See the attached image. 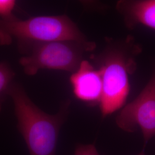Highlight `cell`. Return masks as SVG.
Here are the masks:
<instances>
[{"label": "cell", "instance_id": "7a4b0ae2", "mask_svg": "<svg viewBox=\"0 0 155 155\" xmlns=\"http://www.w3.org/2000/svg\"><path fill=\"white\" fill-rule=\"evenodd\" d=\"M15 40L24 54L35 45L58 40L89 42L75 23L67 16H39L27 20L15 16L0 18V45L11 44Z\"/></svg>", "mask_w": 155, "mask_h": 155}, {"label": "cell", "instance_id": "277c9868", "mask_svg": "<svg viewBox=\"0 0 155 155\" xmlns=\"http://www.w3.org/2000/svg\"><path fill=\"white\" fill-rule=\"evenodd\" d=\"M102 79V93L100 110L105 117L124 105L130 91L129 75L135 63L133 58L120 49H106L99 58Z\"/></svg>", "mask_w": 155, "mask_h": 155}, {"label": "cell", "instance_id": "3957f363", "mask_svg": "<svg viewBox=\"0 0 155 155\" xmlns=\"http://www.w3.org/2000/svg\"><path fill=\"white\" fill-rule=\"evenodd\" d=\"M95 47V43L91 41L58 40L42 43L29 48L20 58V64L29 76L43 69L73 73L83 61L84 53L93 51Z\"/></svg>", "mask_w": 155, "mask_h": 155}, {"label": "cell", "instance_id": "30bf717a", "mask_svg": "<svg viewBox=\"0 0 155 155\" xmlns=\"http://www.w3.org/2000/svg\"><path fill=\"white\" fill-rule=\"evenodd\" d=\"M74 155H100L94 144H79L75 147Z\"/></svg>", "mask_w": 155, "mask_h": 155}, {"label": "cell", "instance_id": "52a82bcc", "mask_svg": "<svg viewBox=\"0 0 155 155\" xmlns=\"http://www.w3.org/2000/svg\"><path fill=\"white\" fill-rule=\"evenodd\" d=\"M116 9L128 28L141 24L155 31V0H121Z\"/></svg>", "mask_w": 155, "mask_h": 155}, {"label": "cell", "instance_id": "6da1fadb", "mask_svg": "<svg viewBox=\"0 0 155 155\" xmlns=\"http://www.w3.org/2000/svg\"><path fill=\"white\" fill-rule=\"evenodd\" d=\"M8 95L14 104L17 127L30 155H56L60 130L69 114L70 101L63 102L57 113L49 114L33 103L18 83H12Z\"/></svg>", "mask_w": 155, "mask_h": 155}, {"label": "cell", "instance_id": "9c48e42d", "mask_svg": "<svg viewBox=\"0 0 155 155\" xmlns=\"http://www.w3.org/2000/svg\"><path fill=\"white\" fill-rule=\"evenodd\" d=\"M16 5V1L13 0H0V17L1 19H10L15 16L13 11Z\"/></svg>", "mask_w": 155, "mask_h": 155}, {"label": "cell", "instance_id": "8fae6325", "mask_svg": "<svg viewBox=\"0 0 155 155\" xmlns=\"http://www.w3.org/2000/svg\"><path fill=\"white\" fill-rule=\"evenodd\" d=\"M138 155H145V153H144L143 152H141L140 154H139Z\"/></svg>", "mask_w": 155, "mask_h": 155}, {"label": "cell", "instance_id": "5b68a950", "mask_svg": "<svg viewBox=\"0 0 155 155\" xmlns=\"http://www.w3.org/2000/svg\"><path fill=\"white\" fill-rule=\"evenodd\" d=\"M116 122L128 133L140 129L145 143L155 136V72L139 95L124 107Z\"/></svg>", "mask_w": 155, "mask_h": 155}, {"label": "cell", "instance_id": "8992f818", "mask_svg": "<svg viewBox=\"0 0 155 155\" xmlns=\"http://www.w3.org/2000/svg\"><path fill=\"white\" fill-rule=\"evenodd\" d=\"M75 98L90 105L99 104L102 93L101 73L89 61L83 60L70 79Z\"/></svg>", "mask_w": 155, "mask_h": 155}, {"label": "cell", "instance_id": "ba28073f", "mask_svg": "<svg viewBox=\"0 0 155 155\" xmlns=\"http://www.w3.org/2000/svg\"><path fill=\"white\" fill-rule=\"evenodd\" d=\"M15 72L6 63H0V110L6 95L13 83Z\"/></svg>", "mask_w": 155, "mask_h": 155}]
</instances>
